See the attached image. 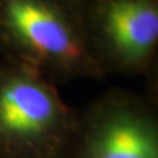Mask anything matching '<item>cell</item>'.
<instances>
[{
	"label": "cell",
	"instance_id": "3957f363",
	"mask_svg": "<svg viewBox=\"0 0 158 158\" xmlns=\"http://www.w3.org/2000/svg\"><path fill=\"white\" fill-rule=\"evenodd\" d=\"M64 158H158V96L102 93L79 111Z\"/></svg>",
	"mask_w": 158,
	"mask_h": 158
},
{
	"label": "cell",
	"instance_id": "7a4b0ae2",
	"mask_svg": "<svg viewBox=\"0 0 158 158\" xmlns=\"http://www.w3.org/2000/svg\"><path fill=\"white\" fill-rule=\"evenodd\" d=\"M57 87L0 59V158H64L79 111Z\"/></svg>",
	"mask_w": 158,
	"mask_h": 158
},
{
	"label": "cell",
	"instance_id": "277c9868",
	"mask_svg": "<svg viewBox=\"0 0 158 158\" xmlns=\"http://www.w3.org/2000/svg\"><path fill=\"white\" fill-rule=\"evenodd\" d=\"M87 49L106 76L158 74V0H82Z\"/></svg>",
	"mask_w": 158,
	"mask_h": 158
},
{
	"label": "cell",
	"instance_id": "6da1fadb",
	"mask_svg": "<svg viewBox=\"0 0 158 158\" xmlns=\"http://www.w3.org/2000/svg\"><path fill=\"white\" fill-rule=\"evenodd\" d=\"M0 59L56 85L104 79L85 46L82 0H0Z\"/></svg>",
	"mask_w": 158,
	"mask_h": 158
}]
</instances>
